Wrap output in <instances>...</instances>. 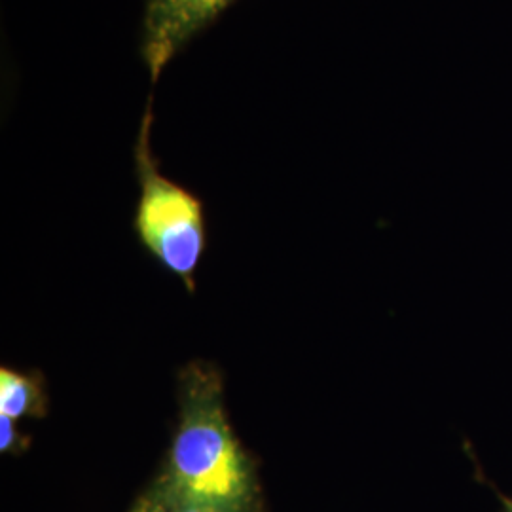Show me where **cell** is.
<instances>
[{
	"label": "cell",
	"mask_w": 512,
	"mask_h": 512,
	"mask_svg": "<svg viewBox=\"0 0 512 512\" xmlns=\"http://www.w3.org/2000/svg\"><path fill=\"white\" fill-rule=\"evenodd\" d=\"M131 512H175V505L171 501V497L165 494L164 488L160 486L158 490L143 495Z\"/></svg>",
	"instance_id": "5b68a950"
},
{
	"label": "cell",
	"mask_w": 512,
	"mask_h": 512,
	"mask_svg": "<svg viewBox=\"0 0 512 512\" xmlns=\"http://www.w3.org/2000/svg\"><path fill=\"white\" fill-rule=\"evenodd\" d=\"M162 488L173 503L249 512L255 503L251 463L222 406L219 378L190 368L183 382V410Z\"/></svg>",
	"instance_id": "6da1fadb"
},
{
	"label": "cell",
	"mask_w": 512,
	"mask_h": 512,
	"mask_svg": "<svg viewBox=\"0 0 512 512\" xmlns=\"http://www.w3.org/2000/svg\"><path fill=\"white\" fill-rule=\"evenodd\" d=\"M175 512H224L215 507H207V505H194V503H173Z\"/></svg>",
	"instance_id": "52a82bcc"
},
{
	"label": "cell",
	"mask_w": 512,
	"mask_h": 512,
	"mask_svg": "<svg viewBox=\"0 0 512 512\" xmlns=\"http://www.w3.org/2000/svg\"><path fill=\"white\" fill-rule=\"evenodd\" d=\"M18 433L14 427V420L0 416V450L2 452H12L14 446L19 444Z\"/></svg>",
	"instance_id": "8992f818"
},
{
	"label": "cell",
	"mask_w": 512,
	"mask_h": 512,
	"mask_svg": "<svg viewBox=\"0 0 512 512\" xmlns=\"http://www.w3.org/2000/svg\"><path fill=\"white\" fill-rule=\"evenodd\" d=\"M154 122V92L135 143V165L141 196L135 211V232L165 268L190 283L205 249L203 205L190 190L162 175L150 147Z\"/></svg>",
	"instance_id": "7a4b0ae2"
},
{
	"label": "cell",
	"mask_w": 512,
	"mask_h": 512,
	"mask_svg": "<svg viewBox=\"0 0 512 512\" xmlns=\"http://www.w3.org/2000/svg\"><path fill=\"white\" fill-rule=\"evenodd\" d=\"M236 0H147L141 25V57L154 88L165 67L207 31Z\"/></svg>",
	"instance_id": "3957f363"
},
{
	"label": "cell",
	"mask_w": 512,
	"mask_h": 512,
	"mask_svg": "<svg viewBox=\"0 0 512 512\" xmlns=\"http://www.w3.org/2000/svg\"><path fill=\"white\" fill-rule=\"evenodd\" d=\"M499 501H501V507H503V512H512V497H507V495L499 494Z\"/></svg>",
	"instance_id": "ba28073f"
},
{
	"label": "cell",
	"mask_w": 512,
	"mask_h": 512,
	"mask_svg": "<svg viewBox=\"0 0 512 512\" xmlns=\"http://www.w3.org/2000/svg\"><path fill=\"white\" fill-rule=\"evenodd\" d=\"M46 410V399L37 380L12 372L0 370V416L16 421L23 416H42Z\"/></svg>",
	"instance_id": "277c9868"
}]
</instances>
